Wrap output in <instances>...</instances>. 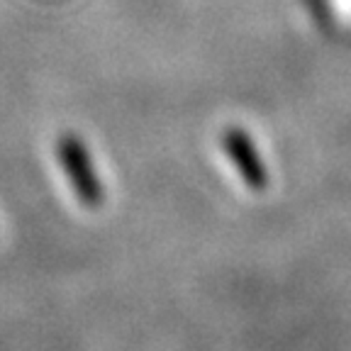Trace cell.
<instances>
[{
	"instance_id": "2",
	"label": "cell",
	"mask_w": 351,
	"mask_h": 351,
	"mask_svg": "<svg viewBox=\"0 0 351 351\" xmlns=\"http://www.w3.org/2000/svg\"><path fill=\"white\" fill-rule=\"evenodd\" d=\"M249 139L247 137H241V134H232L230 137V147H227V152H230V156H239V154H249ZM241 178L247 183H252V186H256V178H261L263 171L256 169V166H252V159H244L241 161Z\"/></svg>"
},
{
	"instance_id": "1",
	"label": "cell",
	"mask_w": 351,
	"mask_h": 351,
	"mask_svg": "<svg viewBox=\"0 0 351 351\" xmlns=\"http://www.w3.org/2000/svg\"><path fill=\"white\" fill-rule=\"evenodd\" d=\"M59 156H61V164H64L66 178L71 183L78 200H81L83 205H88V208L98 205L103 191H100V181L93 171L90 154H88V149L81 144V139H73V137L61 139Z\"/></svg>"
}]
</instances>
